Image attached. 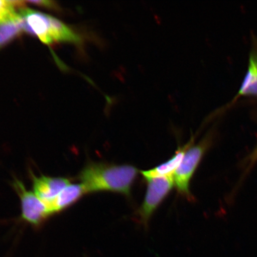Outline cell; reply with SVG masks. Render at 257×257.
Masks as SVG:
<instances>
[{
    "instance_id": "8",
    "label": "cell",
    "mask_w": 257,
    "mask_h": 257,
    "mask_svg": "<svg viewBox=\"0 0 257 257\" xmlns=\"http://www.w3.org/2000/svg\"><path fill=\"white\" fill-rule=\"evenodd\" d=\"M194 143V139H191L185 146L179 148L174 156L165 163L152 169L141 172L145 179L157 178V177H173L182 162L186 152Z\"/></svg>"
},
{
    "instance_id": "2",
    "label": "cell",
    "mask_w": 257,
    "mask_h": 257,
    "mask_svg": "<svg viewBox=\"0 0 257 257\" xmlns=\"http://www.w3.org/2000/svg\"><path fill=\"white\" fill-rule=\"evenodd\" d=\"M214 132H210L200 143L189 148L173 177L178 192L189 200H191L192 198L189 189L191 179L200 165L205 154L212 146L214 142Z\"/></svg>"
},
{
    "instance_id": "7",
    "label": "cell",
    "mask_w": 257,
    "mask_h": 257,
    "mask_svg": "<svg viewBox=\"0 0 257 257\" xmlns=\"http://www.w3.org/2000/svg\"><path fill=\"white\" fill-rule=\"evenodd\" d=\"M87 194L84 186L80 184H70L53 200L45 204L50 216L66 210Z\"/></svg>"
},
{
    "instance_id": "11",
    "label": "cell",
    "mask_w": 257,
    "mask_h": 257,
    "mask_svg": "<svg viewBox=\"0 0 257 257\" xmlns=\"http://www.w3.org/2000/svg\"><path fill=\"white\" fill-rule=\"evenodd\" d=\"M3 23V22L2 21L1 19H0V24Z\"/></svg>"
},
{
    "instance_id": "6",
    "label": "cell",
    "mask_w": 257,
    "mask_h": 257,
    "mask_svg": "<svg viewBox=\"0 0 257 257\" xmlns=\"http://www.w3.org/2000/svg\"><path fill=\"white\" fill-rule=\"evenodd\" d=\"M242 96L257 98V38L253 37L249 51L248 69L241 83L238 92L229 106L232 105Z\"/></svg>"
},
{
    "instance_id": "3",
    "label": "cell",
    "mask_w": 257,
    "mask_h": 257,
    "mask_svg": "<svg viewBox=\"0 0 257 257\" xmlns=\"http://www.w3.org/2000/svg\"><path fill=\"white\" fill-rule=\"evenodd\" d=\"M147 189L143 203L138 210L141 222L146 225L149 223L154 212L166 198L173 185V177H157L147 178Z\"/></svg>"
},
{
    "instance_id": "10",
    "label": "cell",
    "mask_w": 257,
    "mask_h": 257,
    "mask_svg": "<svg viewBox=\"0 0 257 257\" xmlns=\"http://www.w3.org/2000/svg\"><path fill=\"white\" fill-rule=\"evenodd\" d=\"M25 2L48 9H56L57 8L56 3L51 1H40L38 0V1H26Z\"/></svg>"
},
{
    "instance_id": "4",
    "label": "cell",
    "mask_w": 257,
    "mask_h": 257,
    "mask_svg": "<svg viewBox=\"0 0 257 257\" xmlns=\"http://www.w3.org/2000/svg\"><path fill=\"white\" fill-rule=\"evenodd\" d=\"M12 186L20 198L22 219L34 226H39L50 216L46 205L19 180L15 179Z\"/></svg>"
},
{
    "instance_id": "5",
    "label": "cell",
    "mask_w": 257,
    "mask_h": 257,
    "mask_svg": "<svg viewBox=\"0 0 257 257\" xmlns=\"http://www.w3.org/2000/svg\"><path fill=\"white\" fill-rule=\"evenodd\" d=\"M32 178L34 192L44 204L53 200L71 184L69 179L62 177H37L32 174Z\"/></svg>"
},
{
    "instance_id": "9",
    "label": "cell",
    "mask_w": 257,
    "mask_h": 257,
    "mask_svg": "<svg viewBox=\"0 0 257 257\" xmlns=\"http://www.w3.org/2000/svg\"><path fill=\"white\" fill-rule=\"evenodd\" d=\"M22 30L24 28L21 17L0 24V49L20 35Z\"/></svg>"
},
{
    "instance_id": "1",
    "label": "cell",
    "mask_w": 257,
    "mask_h": 257,
    "mask_svg": "<svg viewBox=\"0 0 257 257\" xmlns=\"http://www.w3.org/2000/svg\"><path fill=\"white\" fill-rule=\"evenodd\" d=\"M138 173V170L134 166L90 163L79 177L87 194L111 192L130 196Z\"/></svg>"
}]
</instances>
